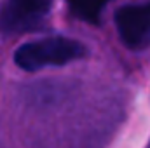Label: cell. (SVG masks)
<instances>
[{
    "instance_id": "cell-1",
    "label": "cell",
    "mask_w": 150,
    "mask_h": 148,
    "mask_svg": "<svg viewBox=\"0 0 150 148\" xmlns=\"http://www.w3.org/2000/svg\"><path fill=\"white\" fill-rule=\"evenodd\" d=\"M86 54L87 49L79 40L67 37H45L18 47L14 61L26 72H37L45 66L67 65L84 58Z\"/></svg>"
},
{
    "instance_id": "cell-4",
    "label": "cell",
    "mask_w": 150,
    "mask_h": 148,
    "mask_svg": "<svg viewBox=\"0 0 150 148\" xmlns=\"http://www.w3.org/2000/svg\"><path fill=\"white\" fill-rule=\"evenodd\" d=\"M100 9H101V5H84V11L74 7L75 14L79 18H84L86 21H91V23H96V19L100 16Z\"/></svg>"
},
{
    "instance_id": "cell-2",
    "label": "cell",
    "mask_w": 150,
    "mask_h": 148,
    "mask_svg": "<svg viewBox=\"0 0 150 148\" xmlns=\"http://www.w3.org/2000/svg\"><path fill=\"white\" fill-rule=\"evenodd\" d=\"M51 4L45 2H7L0 9V32L23 33L38 30L49 14Z\"/></svg>"
},
{
    "instance_id": "cell-3",
    "label": "cell",
    "mask_w": 150,
    "mask_h": 148,
    "mask_svg": "<svg viewBox=\"0 0 150 148\" xmlns=\"http://www.w3.org/2000/svg\"><path fill=\"white\" fill-rule=\"evenodd\" d=\"M115 25L120 40L131 49L150 45V4L122 5L115 14Z\"/></svg>"
}]
</instances>
